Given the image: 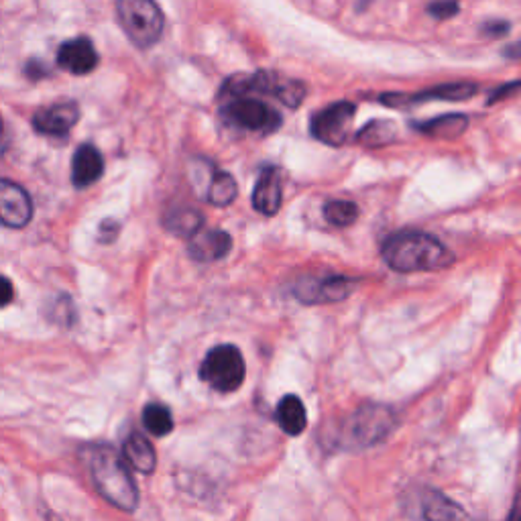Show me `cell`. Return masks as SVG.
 Here are the masks:
<instances>
[{"mask_svg": "<svg viewBox=\"0 0 521 521\" xmlns=\"http://www.w3.org/2000/svg\"><path fill=\"white\" fill-rule=\"evenodd\" d=\"M383 261L399 273L416 271H436L454 263L452 251L440 243L436 237L405 230L389 237L381 249Z\"/></svg>", "mask_w": 521, "mask_h": 521, "instance_id": "6da1fadb", "label": "cell"}, {"mask_svg": "<svg viewBox=\"0 0 521 521\" xmlns=\"http://www.w3.org/2000/svg\"><path fill=\"white\" fill-rule=\"evenodd\" d=\"M90 473L98 493L114 507L133 513L139 505V489L123 462L110 448H96L90 456Z\"/></svg>", "mask_w": 521, "mask_h": 521, "instance_id": "7a4b0ae2", "label": "cell"}, {"mask_svg": "<svg viewBox=\"0 0 521 521\" xmlns=\"http://www.w3.org/2000/svg\"><path fill=\"white\" fill-rule=\"evenodd\" d=\"M308 88L300 80H289L277 72H255V74H237L222 84L220 100L237 96H273L287 108H300Z\"/></svg>", "mask_w": 521, "mask_h": 521, "instance_id": "3957f363", "label": "cell"}, {"mask_svg": "<svg viewBox=\"0 0 521 521\" xmlns=\"http://www.w3.org/2000/svg\"><path fill=\"white\" fill-rule=\"evenodd\" d=\"M395 428V416L387 405L365 403L346 420L342 428V442L353 448H371L381 444Z\"/></svg>", "mask_w": 521, "mask_h": 521, "instance_id": "277c9868", "label": "cell"}, {"mask_svg": "<svg viewBox=\"0 0 521 521\" xmlns=\"http://www.w3.org/2000/svg\"><path fill=\"white\" fill-rule=\"evenodd\" d=\"M117 13L121 27L137 47L149 49L161 39L165 19L155 0H117Z\"/></svg>", "mask_w": 521, "mask_h": 521, "instance_id": "5b68a950", "label": "cell"}, {"mask_svg": "<svg viewBox=\"0 0 521 521\" xmlns=\"http://www.w3.org/2000/svg\"><path fill=\"white\" fill-rule=\"evenodd\" d=\"M245 377V359L235 344L214 346L200 367V379L220 393L237 391L245 383Z\"/></svg>", "mask_w": 521, "mask_h": 521, "instance_id": "8992f818", "label": "cell"}, {"mask_svg": "<svg viewBox=\"0 0 521 521\" xmlns=\"http://www.w3.org/2000/svg\"><path fill=\"white\" fill-rule=\"evenodd\" d=\"M226 106L222 108V114L239 129L271 135L281 129L283 119L277 110H273L269 104H265L259 98L253 96H237L226 98Z\"/></svg>", "mask_w": 521, "mask_h": 521, "instance_id": "52a82bcc", "label": "cell"}, {"mask_svg": "<svg viewBox=\"0 0 521 521\" xmlns=\"http://www.w3.org/2000/svg\"><path fill=\"white\" fill-rule=\"evenodd\" d=\"M355 112L357 106L346 100L322 108L320 112L314 114V119L310 123L312 137L330 147H342L346 141H349Z\"/></svg>", "mask_w": 521, "mask_h": 521, "instance_id": "ba28073f", "label": "cell"}, {"mask_svg": "<svg viewBox=\"0 0 521 521\" xmlns=\"http://www.w3.org/2000/svg\"><path fill=\"white\" fill-rule=\"evenodd\" d=\"M357 287L355 279L342 275H328V277H306L294 285V296L302 304H330L342 302L349 298Z\"/></svg>", "mask_w": 521, "mask_h": 521, "instance_id": "9c48e42d", "label": "cell"}, {"mask_svg": "<svg viewBox=\"0 0 521 521\" xmlns=\"http://www.w3.org/2000/svg\"><path fill=\"white\" fill-rule=\"evenodd\" d=\"M33 200L29 192L11 182L0 178V224L9 228H25L33 218Z\"/></svg>", "mask_w": 521, "mask_h": 521, "instance_id": "30bf717a", "label": "cell"}, {"mask_svg": "<svg viewBox=\"0 0 521 521\" xmlns=\"http://www.w3.org/2000/svg\"><path fill=\"white\" fill-rule=\"evenodd\" d=\"M479 92V86L475 82H452V84H442L424 92L416 94H381L379 102L385 106H412V104H422V102H432V100H467Z\"/></svg>", "mask_w": 521, "mask_h": 521, "instance_id": "8fae6325", "label": "cell"}, {"mask_svg": "<svg viewBox=\"0 0 521 521\" xmlns=\"http://www.w3.org/2000/svg\"><path fill=\"white\" fill-rule=\"evenodd\" d=\"M80 121V106L76 102H57L35 112L33 127L45 137H66Z\"/></svg>", "mask_w": 521, "mask_h": 521, "instance_id": "7c38bea8", "label": "cell"}, {"mask_svg": "<svg viewBox=\"0 0 521 521\" xmlns=\"http://www.w3.org/2000/svg\"><path fill=\"white\" fill-rule=\"evenodd\" d=\"M57 66L74 76H86L96 70L98 53L88 37H76L57 49Z\"/></svg>", "mask_w": 521, "mask_h": 521, "instance_id": "4fadbf2b", "label": "cell"}, {"mask_svg": "<svg viewBox=\"0 0 521 521\" xmlns=\"http://www.w3.org/2000/svg\"><path fill=\"white\" fill-rule=\"evenodd\" d=\"M230 249H233V239L218 228H200L194 237H190V255L200 263L220 261L230 253Z\"/></svg>", "mask_w": 521, "mask_h": 521, "instance_id": "5bb4252c", "label": "cell"}, {"mask_svg": "<svg viewBox=\"0 0 521 521\" xmlns=\"http://www.w3.org/2000/svg\"><path fill=\"white\" fill-rule=\"evenodd\" d=\"M104 173V157L94 145H80L72 157V184L82 190L96 184Z\"/></svg>", "mask_w": 521, "mask_h": 521, "instance_id": "9a60e30c", "label": "cell"}, {"mask_svg": "<svg viewBox=\"0 0 521 521\" xmlns=\"http://www.w3.org/2000/svg\"><path fill=\"white\" fill-rule=\"evenodd\" d=\"M281 178L273 165L263 167L253 190V208L265 216H275L281 208Z\"/></svg>", "mask_w": 521, "mask_h": 521, "instance_id": "2e32d148", "label": "cell"}, {"mask_svg": "<svg viewBox=\"0 0 521 521\" xmlns=\"http://www.w3.org/2000/svg\"><path fill=\"white\" fill-rule=\"evenodd\" d=\"M275 418L279 428L287 434V436H300L304 434L306 426H308V414H306V405L302 403V399L298 395H285L275 410Z\"/></svg>", "mask_w": 521, "mask_h": 521, "instance_id": "e0dca14e", "label": "cell"}, {"mask_svg": "<svg viewBox=\"0 0 521 521\" xmlns=\"http://www.w3.org/2000/svg\"><path fill=\"white\" fill-rule=\"evenodd\" d=\"M123 454L135 471H139L143 475H151L155 471L157 454H155L153 444L143 434L133 432L123 444Z\"/></svg>", "mask_w": 521, "mask_h": 521, "instance_id": "ac0fdd59", "label": "cell"}, {"mask_svg": "<svg viewBox=\"0 0 521 521\" xmlns=\"http://www.w3.org/2000/svg\"><path fill=\"white\" fill-rule=\"evenodd\" d=\"M422 515L426 521H462L465 511L446 495L438 491H426L422 497Z\"/></svg>", "mask_w": 521, "mask_h": 521, "instance_id": "d6986e66", "label": "cell"}, {"mask_svg": "<svg viewBox=\"0 0 521 521\" xmlns=\"http://www.w3.org/2000/svg\"><path fill=\"white\" fill-rule=\"evenodd\" d=\"M467 127H469V117H465V114H444V117H436L432 121L414 125L418 133L428 137H438V139H454L465 133Z\"/></svg>", "mask_w": 521, "mask_h": 521, "instance_id": "ffe728a7", "label": "cell"}, {"mask_svg": "<svg viewBox=\"0 0 521 521\" xmlns=\"http://www.w3.org/2000/svg\"><path fill=\"white\" fill-rule=\"evenodd\" d=\"M163 226L173 235L190 239L204 226V216L194 208H178L165 214Z\"/></svg>", "mask_w": 521, "mask_h": 521, "instance_id": "44dd1931", "label": "cell"}, {"mask_svg": "<svg viewBox=\"0 0 521 521\" xmlns=\"http://www.w3.org/2000/svg\"><path fill=\"white\" fill-rule=\"evenodd\" d=\"M237 196H239V186H237L235 178L226 171L212 169V178H210L208 192H206L208 202L218 208H224V206L233 204L237 200Z\"/></svg>", "mask_w": 521, "mask_h": 521, "instance_id": "7402d4cb", "label": "cell"}, {"mask_svg": "<svg viewBox=\"0 0 521 521\" xmlns=\"http://www.w3.org/2000/svg\"><path fill=\"white\" fill-rule=\"evenodd\" d=\"M395 135H397V127L391 121H373L357 133L355 141L367 147H383L391 143Z\"/></svg>", "mask_w": 521, "mask_h": 521, "instance_id": "603a6c76", "label": "cell"}, {"mask_svg": "<svg viewBox=\"0 0 521 521\" xmlns=\"http://www.w3.org/2000/svg\"><path fill=\"white\" fill-rule=\"evenodd\" d=\"M143 426L153 436H167L173 430V418L169 408L161 403H149L143 410Z\"/></svg>", "mask_w": 521, "mask_h": 521, "instance_id": "cb8c5ba5", "label": "cell"}, {"mask_svg": "<svg viewBox=\"0 0 521 521\" xmlns=\"http://www.w3.org/2000/svg\"><path fill=\"white\" fill-rule=\"evenodd\" d=\"M324 218L332 226H351L359 218V206L349 200H332L324 206Z\"/></svg>", "mask_w": 521, "mask_h": 521, "instance_id": "d4e9b609", "label": "cell"}, {"mask_svg": "<svg viewBox=\"0 0 521 521\" xmlns=\"http://www.w3.org/2000/svg\"><path fill=\"white\" fill-rule=\"evenodd\" d=\"M460 11L458 0H434L432 5H428V15L438 19V21H446L456 17Z\"/></svg>", "mask_w": 521, "mask_h": 521, "instance_id": "484cf974", "label": "cell"}, {"mask_svg": "<svg viewBox=\"0 0 521 521\" xmlns=\"http://www.w3.org/2000/svg\"><path fill=\"white\" fill-rule=\"evenodd\" d=\"M74 316H76V312H74V304H72L70 298H60V300L53 302L51 318H53L55 322L70 326V324L74 322Z\"/></svg>", "mask_w": 521, "mask_h": 521, "instance_id": "4316f807", "label": "cell"}, {"mask_svg": "<svg viewBox=\"0 0 521 521\" xmlns=\"http://www.w3.org/2000/svg\"><path fill=\"white\" fill-rule=\"evenodd\" d=\"M509 31H511V23H507V21H489L481 27V33L491 37V39L505 37Z\"/></svg>", "mask_w": 521, "mask_h": 521, "instance_id": "83f0119b", "label": "cell"}, {"mask_svg": "<svg viewBox=\"0 0 521 521\" xmlns=\"http://www.w3.org/2000/svg\"><path fill=\"white\" fill-rule=\"evenodd\" d=\"M119 222H114V220H104L102 224H100V228H98V237H100V241L102 243H112L114 239H117V235H119Z\"/></svg>", "mask_w": 521, "mask_h": 521, "instance_id": "f1b7e54d", "label": "cell"}, {"mask_svg": "<svg viewBox=\"0 0 521 521\" xmlns=\"http://www.w3.org/2000/svg\"><path fill=\"white\" fill-rule=\"evenodd\" d=\"M15 298V287L13 281L5 275H0V308H7Z\"/></svg>", "mask_w": 521, "mask_h": 521, "instance_id": "f546056e", "label": "cell"}, {"mask_svg": "<svg viewBox=\"0 0 521 521\" xmlns=\"http://www.w3.org/2000/svg\"><path fill=\"white\" fill-rule=\"evenodd\" d=\"M519 90V82L517 80H513V82H509V84H505V86H499L491 96H489V100H487V104H493V102H497V100H503V98H507V96H511V94H515Z\"/></svg>", "mask_w": 521, "mask_h": 521, "instance_id": "4dcf8cb0", "label": "cell"}, {"mask_svg": "<svg viewBox=\"0 0 521 521\" xmlns=\"http://www.w3.org/2000/svg\"><path fill=\"white\" fill-rule=\"evenodd\" d=\"M25 72H27V76H29L31 80H39L41 76H47L45 64H43V62H35V60H31V62L27 64Z\"/></svg>", "mask_w": 521, "mask_h": 521, "instance_id": "1f68e13d", "label": "cell"}, {"mask_svg": "<svg viewBox=\"0 0 521 521\" xmlns=\"http://www.w3.org/2000/svg\"><path fill=\"white\" fill-rule=\"evenodd\" d=\"M5 151V129H3V119H0V153Z\"/></svg>", "mask_w": 521, "mask_h": 521, "instance_id": "d6a6232c", "label": "cell"}, {"mask_svg": "<svg viewBox=\"0 0 521 521\" xmlns=\"http://www.w3.org/2000/svg\"><path fill=\"white\" fill-rule=\"evenodd\" d=\"M509 521H517V509L513 507V511H511V517H509Z\"/></svg>", "mask_w": 521, "mask_h": 521, "instance_id": "836d02e7", "label": "cell"}]
</instances>
